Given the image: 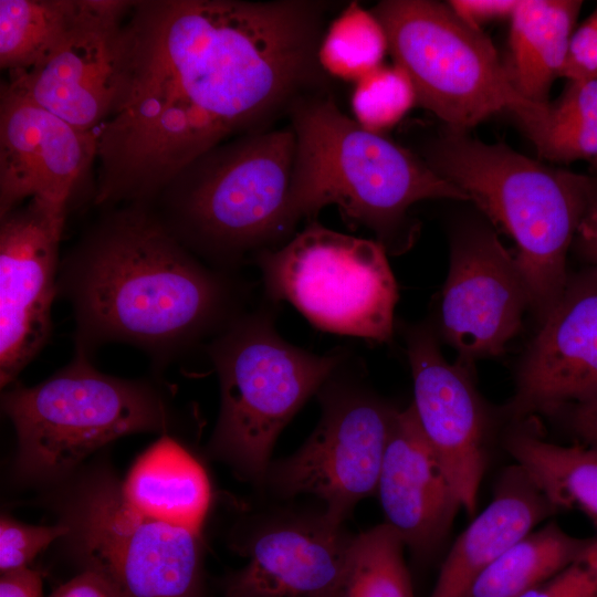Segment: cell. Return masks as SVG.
<instances>
[{
  "mask_svg": "<svg viewBox=\"0 0 597 597\" xmlns=\"http://www.w3.org/2000/svg\"><path fill=\"white\" fill-rule=\"evenodd\" d=\"M327 4L140 0L117 104L96 130L94 202L151 203L189 165L314 87Z\"/></svg>",
  "mask_w": 597,
  "mask_h": 597,
  "instance_id": "obj_1",
  "label": "cell"
},
{
  "mask_svg": "<svg viewBox=\"0 0 597 597\" xmlns=\"http://www.w3.org/2000/svg\"><path fill=\"white\" fill-rule=\"evenodd\" d=\"M251 289L187 249L148 205L114 207L61 260L75 350L124 343L158 369L206 346L248 310Z\"/></svg>",
  "mask_w": 597,
  "mask_h": 597,
  "instance_id": "obj_2",
  "label": "cell"
},
{
  "mask_svg": "<svg viewBox=\"0 0 597 597\" xmlns=\"http://www.w3.org/2000/svg\"><path fill=\"white\" fill-rule=\"evenodd\" d=\"M295 135L291 203L300 222L334 205L344 219L371 230L385 249L412 241V205L470 200L425 159L343 113L333 98L308 93L289 111Z\"/></svg>",
  "mask_w": 597,
  "mask_h": 597,
  "instance_id": "obj_3",
  "label": "cell"
},
{
  "mask_svg": "<svg viewBox=\"0 0 597 597\" xmlns=\"http://www.w3.org/2000/svg\"><path fill=\"white\" fill-rule=\"evenodd\" d=\"M294 159L291 126L254 130L195 160L150 207L200 260L237 273L294 235Z\"/></svg>",
  "mask_w": 597,
  "mask_h": 597,
  "instance_id": "obj_4",
  "label": "cell"
},
{
  "mask_svg": "<svg viewBox=\"0 0 597 597\" xmlns=\"http://www.w3.org/2000/svg\"><path fill=\"white\" fill-rule=\"evenodd\" d=\"M425 160L514 240L530 305L544 320L568 284V249L597 198V179L449 128Z\"/></svg>",
  "mask_w": 597,
  "mask_h": 597,
  "instance_id": "obj_5",
  "label": "cell"
},
{
  "mask_svg": "<svg viewBox=\"0 0 597 597\" xmlns=\"http://www.w3.org/2000/svg\"><path fill=\"white\" fill-rule=\"evenodd\" d=\"M272 306L248 308L205 346L221 395L209 452L245 480L266 476L277 436L346 357L285 341Z\"/></svg>",
  "mask_w": 597,
  "mask_h": 597,
  "instance_id": "obj_6",
  "label": "cell"
},
{
  "mask_svg": "<svg viewBox=\"0 0 597 597\" xmlns=\"http://www.w3.org/2000/svg\"><path fill=\"white\" fill-rule=\"evenodd\" d=\"M1 407L18 439L15 468L30 481L64 479L90 454L127 434H167L172 413L150 381L100 371L75 350L42 383L9 386Z\"/></svg>",
  "mask_w": 597,
  "mask_h": 597,
  "instance_id": "obj_7",
  "label": "cell"
},
{
  "mask_svg": "<svg viewBox=\"0 0 597 597\" xmlns=\"http://www.w3.org/2000/svg\"><path fill=\"white\" fill-rule=\"evenodd\" d=\"M371 11L385 29L394 63L413 85L417 103L447 128L468 133L506 111L540 146L549 104L533 103L516 91L482 30L438 1L385 0Z\"/></svg>",
  "mask_w": 597,
  "mask_h": 597,
  "instance_id": "obj_8",
  "label": "cell"
},
{
  "mask_svg": "<svg viewBox=\"0 0 597 597\" xmlns=\"http://www.w3.org/2000/svg\"><path fill=\"white\" fill-rule=\"evenodd\" d=\"M252 263L268 302H287L312 325L332 334L377 343L391 339L398 291L380 242L311 220Z\"/></svg>",
  "mask_w": 597,
  "mask_h": 597,
  "instance_id": "obj_9",
  "label": "cell"
},
{
  "mask_svg": "<svg viewBox=\"0 0 597 597\" xmlns=\"http://www.w3.org/2000/svg\"><path fill=\"white\" fill-rule=\"evenodd\" d=\"M61 523L83 569L102 575L119 597H203L200 532L140 512L111 472L80 481Z\"/></svg>",
  "mask_w": 597,
  "mask_h": 597,
  "instance_id": "obj_10",
  "label": "cell"
},
{
  "mask_svg": "<svg viewBox=\"0 0 597 597\" xmlns=\"http://www.w3.org/2000/svg\"><path fill=\"white\" fill-rule=\"evenodd\" d=\"M344 360L317 392L322 417L311 437L266 473L281 495L320 498L323 515L339 525L358 501L376 493L397 412L342 376Z\"/></svg>",
  "mask_w": 597,
  "mask_h": 597,
  "instance_id": "obj_11",
  "label": "cell"
},
{
  "mask_svg": "<svg viewBox=\"0 0 597 597\" xmlns=\"http://www.w3.org/2000/svg\"><path fill=\"white\" fill-rule=\"evenodd\" d=\"M134 1L83 0L77 21L12 90L72 126L97 130L113 113L126 62V20Z\"/></svg>",
  "mask_w": 597,
  "mask_h": 597,
  "instance_id": "obj_12",
  "label": "cell"
},
{
  "mask_svg": "<svg viewBox=\"0 0 597 597\" xmlns=\"http://www.w3.org/2000/svg\"><path fill=\"white\" fill-rule=\"evenodd\" d=\"M66 205L31 198L0 216V385L49 342Z\"/></svg>",
  "mask_w": 597,
  "mask_h": 597,
  "instance_id": "obj_13",
  "label": "cell"
},
{
  "mask_svg": "<svg viewBox=\"0 0 597 597\" xmlns=\"http://www.w3.org/2000/svg\"><path fill=\"white\" fill-rule=\"evenodd\" d=\"M527 290L514 256L484 227L455 237L440 300V327L460 362L494 356L517 334Z\"/></svg>",
  "mask_w": 597,
  "mask_h": 597,
  "instance_id": "obj_14",
  "label": "cell"
},
{
  "mask_svg": "<svg viewBox=\"0 0 597 597\" xmlns=\"http://www.w3.org/2000/svg\"><path fill=\"white\" fill-rule=\"evenodd\" d=\"M419 426L469 514L475 511L486 467V417L465 364L446 360L434 335L417 327L407 337Z\"/></svg>",
  "mask_w": 597,
  "mask_h": 597,
  "instance_id": "obj_15",
  "label": "cell"
},
{
  "mask_svg": "<svg viewBox=\"0 0 597 597\" xmlns=\"http://www.w3.org/2000/svg\"><path fill=\"white\" fill-rule=\"evenodd\" d=\"M97 145L95 130L78 129L2 84L0 216L31 198L67 206Z\"/></svg>",
  "mask_w": 597,
  "mask_h": 597,
  "instance_id": "obj_16",
  "label": "cell"
},
{
  "mask_svg": "<svg viewBox=\"0 0 597 597\" xmlns=\"http://www.w3.org/2000/svg\"><path fill=\"white\" fill-rule=\"evenodd\" d=\"M597 397V272L567 284L521 367L517 417L554 413Z\"/></svg>",
  "mask_w": 597,
  "mask_h": 597,
  "instance_id": "obj_17",
  "label": "cell"
},
{
  "mask_svg": "<svg viewBox=\"0 0 597 597\" xmlns=\"http://www.w3.org/2000/svg\"><path fill=\"white\" fill-rule=\"evenodd\" d=\"M354 537L323 514L275 524L247 547L249 562L224 583L226 597H341Z\"/></svg>",
  "mask_w": 597,
  "mask_h": 597,
  "instance_id": "obj_18",
  "label": "cell"
},
{
  "mask_svg": "<svg viewBox=\"0 0 597 597\" xmlns=\"http://www.w3.org/2000/svg\"><path fill=\"white\" fill-rule=\"evenodd\" d=\"M376 492L386 524L419 556L437 549L462 509L412 406L396 412Z\"/></svg>",
  "mask_w": 597,
  "mask_h": 597,
  "instance_id": "obj_19",
  "label": "cell"
},
{
  "mask_svg": "<svg viewBox=\"0 0 597 597\" xmlns=\"http://www.w3.org/2000/svg\"><path fill=\"white\" fill-rule=\"evenodd\" d=\"M554 512L520 467L507 471L494 499L452 545L429 597H468L488 566Z\"/></svg>",
  "mask_w": 597,
  "mask_h": 597,
  "instance_id": "obj_20",
  "label": "cell"
},
{
  "mask_svg": "<svg viewBox=\"0 0 597 597\" xmlns=\"http://www.w3.org/2000/svg\"><path fill=\"white\" fill-rule=\"evenodd\" d=\"M122 490L140 512L197 532L210 504V483L203 468L168 434L137 458Z\"/></svg>",
  "mask_w": 597,
  "mask_h": 597,
  "instance_id": "obj_21",
  "label": "cell"
},
{
  "mask_svg": "<svg viewBox=\"0 0 597 597\" xmlns=\"http://www.w3.org/2000/svg\"><path fill=\"white\" fill-rule=\"evenodd\" d=\"M579 0H519L511 17L510 65L516 91L526 100L548 105L549 88L566 59Z\"/></svg>",
  "mask_w": 597,
  "mask_h": 597,
  "instance_id": "obj_22",
  "label": "cell"
},
{
  "mask_svg": "<svg viewBox=\"0 0 597 597\" xmlns=\"http://www.w3.org/2000/svg\"><path fill=\"white\" fill-rule=\"evenodd\" d=\"M507 450L555 512H580L597 527V447L519 432L509 438Z\"/></svg>",
  "mask_w": 597,
  "mask_h": 597,
  "instance_id": "obj_23",
  "label": "cell"
},
{
  "mask_svg": "<svg viewBox=\"0 0 597 597\" xmlns=\"http://www.w3.org/2000/svg\"><path fill=\"white\" fill-rule=\"evenodd\" d=\"M548 523L517 541L474 580L468 597H521L546 582L589 545Z\"/></svg>",
  "mask_w": 597,
  "mask_h": 597,
  "instance_id": "obj_24",
  "label": "cell"
},
{
  "mask_svg": "<svg viewBox=\"0 0 597 597\" xmlns=\"http://www.w3.org/2000/svg\"><path fill=\"white\" fill-rule=\"evenodd\" d=\"M83 11V0H1L0 66L9 74L42 61Z\"/></svg>",
  "mask_w": 597,
  "mask_h": 597,
  "instance_id": "obj_25",
  "label": "cell"
},
{
  "mask_svg": "<svg viewBox=\"0 0 597 597\" xmlns=\"http://www.w3.org/2000/svg\"><path fill=\"white\" fill-rule=\"evenodd\" d=\"M389 51L385 29L373 11L350 2L324 30L317 61L325 74L356 83L380 65Z\"/></svg>",
  "mask_w": 597,
  "mask_h": 597,
  "instance_id": "obj_26",
  "label": "cell"
},
{
  "mask_svg": "<svg viewBox=\"0 0 597 597\" xmlns=\"http://www.w3.org/2000/svg\"><path fill=\"white\" fill-rule=\"evenodd\" d=\"M404 545L386 523L354 537L341 597H413Z\"/></svg>",
  "mask_w": 597,
  "mask_h": 597,
  "instance_id": "obj_27",
  "label": "cell"
},
{
  "mask_svg": "<svg viewBox=\"0 0 597 597\" xmlns=\"http://www.w3.org/2000/svg\"><path fill=\"white\" fill-rule=\"evenodd\" d=\"M538 154L549 160L569 163L597 159V80L574 81L555 105Z\"/></svg>",
  "mask_w": 597,
  "mask_h": 597,
  "instance_id": "obj_28",
  "label": "cell"
},
{
  "mask_svg": "<svg viewBox=\"0 0 597 597\" xmlns=\"http://www.w3.org/2000/svg\"><path fill=\"white\" fill-rule=\"evenodd\" d=\"M416 103L409 76L395 63L383 64L357 81L350 97L353 118L379 134L400 122Z\"/></svg>",
  "mask_w": 597,
  "mask_h": 597,
  "instance_id": "obj_29",
  "label": "cell"
},
{
  "mask_svg": "<svg viewBox=\"0 0 597 597\" xmlns=\"http://www.w3.org/2000/svg\"><path fill=\"white\" fill-rule=\"evenodd\" d=\"M67 533L69 528L63 523L52 526L30 525L3 514L0 520L1 575L29 567L38 554Z\"/></svg>",
  "mask_w": 597,
  "mask_h": 597,
  "instance_id": "obj_30",
  "label": "cell"
},
{
  "mask_svg": "<svg viewBox=\"0 0 597 597\" xmlns=\"http://www.w3.org/2000/svg\"><path fill=\"white\" fill-rule=\"evenodd\" d=\"M521 597H597V536L569 565Z\"/></svg>",
  "mask_w": 597,
  "mask_h": 597,
  "instance_id": "obj_31",
  "label": "cell"
},
{
  "mask_svg": "<svg viewBox=\"0 0 597 597\" xmlns=\"http://www.w3.org/2000/svg\"><path fill=\"white\" fill-rule=\"evenodd\" d=\"M561 76L597 80V9L573 32Z\"/></svg>",
  "mask_w": 597,
  "mask_h": 597,
  "instance_id": "obj_32",
  "label": "cell"
},
{
  "mask_svg": "<svg viewBox=\"0 0 597 597\" xmlns=\"http://www.w3.org/2000/svg\"><path fill=\"white\" fill-rule=\"evenodd\" d=\"M519 0H451L449 7L469 25H482L512 17Z\"/></svg>",
  "mask_w": 597,
  "mask_h": 597,
  "instance_id": "obj_33",
  "label": "cell"
},
{
  "mask_svg": "<svg viewBox=\"0 0 597 597\" xmlns=\"http://www.w3.org/2000/svg\"><path fill=\"white\" fill-rule=\"evenodd\" d=\"M50 597H119V595L102 575L83 569L60 585Z\"/></svg>",
  "mask_w": 597,
  "mask_h": 597,
  "instance_id": "obj_34",
  "label": "cell"
},
{
  "mask_svg": "<svg viewBox=\"0 0 597 597\" xmlns=\"http://www.w3.org/2000/svg\"><path fill=\"white\" fill-rule=\"evenodd\" d=\"M0 597H43L41 574L31 567L2 574Z\"/></svg>",
  "mask_w": 597,
  "mask_h": 597,
  "instance_id": "obj_35",
  "label": "cell"
},
{
  "mask_svg": "<svg viewBox=\"0 0 597 597\" xmlns=\"http://www.w3.org/2000/svg\"><path fill=\"white\" fill-rule=\"evenodd\" d=\"M570 425L584 444L597 447V397L570 408Z\"/></svg>",
  "mask_w": 597,
  "mask_h": 597,
  "instance_id": "obj_36",
  "label": "cell"
},
{
  "mask_svg": "<svg viewBox=\"0 0 597 597\" xmlns=\"http://www.w3.org/2000/svg\"><path fill=\"white\" fill-rule=\"evenodd\" d=\"M576 238L584 255L590 262L595 261L597 259V198L583 219Z\"/></svg>",
  "mask_w": 597,
  "mask_h": 597,
  "instance_id": "obj_37",
  "label": "cell"
},
{
  "mask_svg": "<svg viewBox=\"0 0 597 597\" xmlns=\"http://www.w3.org/2000/svg\"><path fill=\"white\" fill-rule=\"evenodd\" d=\"M591 264H593V270L597 272V259L593 261Z\"/></svg>",
  "mask_w": 597,
  "mask_h": 597,
  "instance_id": "obj_38",
  "label": "cell"
}]
</instances>
